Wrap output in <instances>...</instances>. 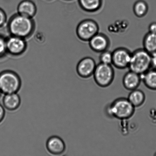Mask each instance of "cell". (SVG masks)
<instances>
[{
  "instance_id": "cell-1",
  "label": "cell",
  "mask_w": 156,
  "mask_h": 156,
  "mask_svg": "<svg viewBox=\"0 0 156 156\" xmlns=\"http://www.w3.org/2000/svg\"><path fill=\"white\" fill-rule=\"evenodd\" d=\"M35 29L33 18L17 13L11 17L7 24V30L10 35L24 38L30 37Z\"/></svg>"
},
{
  "instance_id": "cell-4",
  "label": "cell",
  "mask_w": 156,
  "mask_h": 156,
  "mask_svg": "<svg viewBox=\"0 0 156 156\" xmlns=\"http://www.w3.org/2000/svg\"><path fill=\"white\" fill-rule=\"evenodd\" d=\"M21 81L15 72L6 70L0 73V90L5 94L17 93L20 89Z\"/></svg>"
},
{
  "instance_id": "cell-8",
  "label": "cell",
  "mask_w": 156,
  "mask_h": 156,
  "mask_svg": "<svg viewBox=\"0 0 156 156\" xmlns=\"http://www.w3.org/2000/svg\"><path fill=\"white\" fill-rule=\"evenodd\" d=\"M112 65L120 69L128 68L132 53L124 47H119L112 52Z\"/></svg>"
},
{
  "instance_id": "cell-21",
  "label": "cell",
  "mask_w": 156,
  "mask_h": 156,
  "mask_svg": "<svg viewBox=\"0 0 156 156\" xmlns=\"http://www.w3.org/2000/svg\"><path fill=\"white\" fill-rule=\"evenodd\" d=\"M7 53L6 38L0 35V58L4 57Z\"/></svg>"
},
{
  "instance_id": "cell-27",
  "label": "cell",
  "mask_w": 156,
  "mask_h": 156,
  "mask_svg": "<svg viewBox=\"0 0 156 156\" xmlns=\"http://www.w3.org/2000/svg\"><path fill=\"white\" fill-rule=\"evenodd\" d=\"M67 1H70V0H67Z\"/></svg>"
},
{
  "instance_id": "cell-7",
  "label": "cell",
  "mask_w": 156,
  "mask_h": 156,
  "mask_svg": "<svg viewBox=\"0 0 156 156\" xmlns=\"http://www.w3.org/2000/svg\"><path fill=\"white\" fill-rule=\"evenodd\" d=\"M27 48V42L24 38L12 35L6 38L7 53L11 55H21L26 51Z\"/></svg>"
},
{
  "instance_id": "cell-15",
  "label": "cell",
  "mask_w": 156,
  "mask_h": 156,
  "mask_svg": "<svg viewBox=\"0 0 156 156\" xmlns=\"http://www.w3.org/2000/svg\"><path fill=\"white\" fill-rule=\"evenodd\" d=\"M80 7L88 13H94L100 10L103 0H78Z\"/></svg>"
},
{
  "instance_id": "cell-26",
  "label": "cell",
  "mask_w": 156,
  "mask_h": 156,
  "mask_svg": "<svg viewBox=\"0 0 156 156\" xmlns=\"http://www.w3.org/2000/svg\"><path fill=\"white\" fill-rule=\"evenodd\" d=\"M1 93H2V92L1 91V90H0V97H1Z\"/></svg>"
},
{
  "instance_id": "cell-22",
  "label": "cell",
  "mask_w": 156,
  "mask_h": 156,
  "mask_svg": "<svg viewBox=\"0 0 156 156\" xmlns=\"http://www.w3.org/2000/svg\"><path fill=\"white\" fill-rule=\"evenodd\" d=\"M7 15L2 9L0 8V28L5 25L7 22Z\"/></svg>"
},
{
  "instance_id": "cell-12",
  "label": "cell",
  "mask_w": 156,
  "mask_h": 156,
  "mask_svg": "<svg viewBox=\"0 0 156 156\" xmlns=\"http://www.w3.org/2000/svg\"><path fill=\"white\" fill-rule=\"evenodd\" d=\"M141 81L140 75L129 70L124 76L122 82L125 88L131 91L136 89Z\"/></svg>"
},
{
  "instance_id": "cell-9",
  "label": "cell",
  "mask_w": 156,
  "mask_h": 156,
  "mask_svg": "<svg viewBox=\"0 0 156 156\" xmlns=\"http://www.w3.org/2000/svg\"><path fill=\"white\" fill-rule=\"evenodd\" d=\"M96 65L95 61L92 58L86 57L78 62L76 71L80 77L88 78L93 75Z\"/></svg>"
},
{
  "instance_id": "cell-2",
  "label": "cell",
  "mask_w": 156,
  "mask_h": 156,
  "mask_svg": "<svg viewBox=\"0 0 156 156\" xmlns=\"http://www.w3.org/2000/svg\"><path fill=\"white\" fill-rule=\"evenodd\" d=\"M135 108L127 98H121L115 99L108 105L106 111L110 117L126 120L134 114Z\"/></svg>"
},
{
  "instance_id": "cell-10",
  "label": "cell",
  "mask_w": 156,
  "mask_h": 156,
  "mask_svg": "<svg viewBox=\"0 0 156 156\" xmlns=\"http://www.w3.org/2000/svg\"><path fill=\"white\" fill-rule=\"evenodd\" d=\"M89 45L93 51L101 53L108 50L110 46V41L106 35L98 33L88 41Z\"/></svg>"
},
{
  "instance_id": "cell-25",
  "label": "cell",
  "mask_w": 156,
  "mask_h": 156,
  "mask_svg": "<svg viewBox=\"0 0 156 156\" xmlns=\"http://www.w3.org/2000/svg\"><path fill=\"white\" fill-rule=\"evenodd\" d=\"M151 68L156 69V55L153 56L151 61Z\"/></svg>"
},
{
  "instance_id": "cell-11",
  "label": "cell",
  "mask_w": 156,
  "mask_h": 156,
  "mask_svg": "<svg viewBox=\"0 0 156 156\" xmlns=\"http://www.w3.org/2000/svg\"><path fill=\"white\" fill-rule=\"evenodd\" d=\"M46 147L50 154L54 155H60L65 152V142L58 136H52L47 140Z\"/></svg>"
},
{
  "instance_id": "cell-23",
  "label": "cell",
  "mask_w": 156,
  "mask_h": 156,
  "mask_svg": "<svg viewBox=\"0 0 156 156\" xmlns=\"http://www.w3.org/2000/svg\"><path fill=\"white\" fill-rule=\"evenodd\" d=\"M149 33L156 34V22H154L151 23L149 25Z\"/></svg>"
},
{
  "instance_id": "cell-5",
  "label": "cell",
  "mask_w": 156,
  "mask_h": 156,
  "mask_svg": "<svg viewBox=\"0 0 156 156\" xmlns=\"http://www.w3.org/2000/svg\"><path fill=\"white\" fill-rule=\"evenodd\" d=\"M96 83L101 87H108L112 83L115 77L114 68L111 65L100 62L96 65L93 75Z\"/></svg>"
},
{
  "instance_id": "cell-17",
  "label": "cell",
  "mask_w": 156,
  "mask_h": 156,
  "mask_svg": "<svg viewBox=\"0 0 156 156\" xmlns=\"http://www.w3.org/2000/svg\"><path fill=\"white\" fill-rule=\"evenodd\" d=\"M127 99L135 108H137L144 103L146 96L143 91L136 89L131 91Z\"/></svg>"
},
{
  "instance_id": "cell-24",
  "label": "cell",
  "mask_w": 156,
  "mask_h": 156,
  "mask_svg": "<svg viewBox=\"0 0 156 156\" xmlns=\"http://www.w3.org/2000/svg\"><path fill=\"white\" fill-rule=\"evenodd\" d=\"M5 113L4 107L0 104V123L4 120L5 116Z\"/></svg>"
},
{
  "instance_id": "cell-14",
  "label": "cell",
  "mask_w": 156,
  "mask_h": 156,
  "mask_svg": "<svg viewBox=\"0 0 156 156\" xmlns=\"http://www.w3.org/2000/svg\"><path fill=\"white\" fill-rule=\"evenodd\" d=\"M21 98L17 93L6 94L3 99V105L9 111H14L20 105Z\"/></svg>"
},
{
  "instance_id": "cell-3",
  "label": "cell",
  "mask_w": 156,
  "mask_h": 156,
  "mask_svg": "<svg viewBox=\"0 0 156 156\" xmlns=\"http://www.w3.org/2000/svg\"><path fill=\"white\" fill-rule=\"evenodd\" d=\"M152 56L144 49H137L132 53L128 68L132 71L141 75L151 68Z\"/></svg>"
},
{
  "instance_id": "cell-19",
  "label": "cell",
  "mask_w": 156,
  "mask_h": 156,
  "mask_svg": "<svg viewBox=\"0 0 156 156\" xmlns=\"http://www.w3.org/2000/svg\"><path fill=\"white\" fill-rule=\"evenodd\" d=\"M134 15L139 18L145 16L149 10V6L147 3L143 0H139L134 3L133 7Z\"/></svg>"
},
{
  "instance_id": "cell-28",
  "label": "cell",
  "mask_w": 156,
  "mask_h": 156,
  "mask_svg": "<svg viewBox=\"0 0 156 156\" xmlns=\"http://www.w3.org/2000/svg\"><path fill=\"white\" fill-rule=\"evenodd\" d=\"M155 155H156V154H155Z\"/></svg>"
},
{
  "instance_id": "cell-6",
  "label": "cell",
  "mask_w": 156,
  "mask_h": 156,
  "mask_svg": "<svg viewBox=\"0 0 156 156\" xmlns=\"http://www.w3.org/2000/svg\"><path fill=\"white\" fill-rule=\"evenodd\" d=\"M98 24L94 20L85 19L81 21L76 28V34L80 40L88 42L92 38L99 33Z\"/></svg>"
},
{
  "instance_id": "cell-13",
  "label": "cell",
  "mask_w": 156,
  "mask_h": 156,
  "mask_svg": "<svg viewBox=\"0 0 156 156\" xmlns=\"http://www.w3.org/2000/svg\"><path fill=\"white\" fill-rule=\"evenodd\" d=\"M18 13L23 16L33 18L36 15L37 9L36 4L30 0H23L18 4Z\"/></svg>"
},
{
  "instance_id": "cell-18",
  "label": "cell",
  "mask_w": 156,
  "mask_h": 156,
  "mask_svg": "<svg viewBox=\"0 0 156 156\" xmlns=\"http://www.w3.org/2000/svg\"><path fill=\"white\" fill-rule=\"evenodd\" d=\"M142 81L149 89L156 90V69H152L141 75Z\"/></svg>"
},
{
  "instance_id": "cell-20",
  "label": "cell",
  "mask_w": 156,
  "mask_h": 156,
  "mask_svg": "<svg viewBox=\"0 0 156 156\" xmlns=\"http://www.w3.org/2000/svg\"><path fill=\"white\" fill-rule=\"evenodd\" d=\"M99 60L101 63L112 65V53L108 50L100 53Z\"/></svg>"
},
{
  "instance_id": "cell-16",
  "label": "cell",
  "mask_w": 156,
  "mask_h": 156,
  "mask_svg": "<svg viewBox=\"0 0 156 156\" xmlns=\"http://www.w3.org/2000/svg\"><path fill=\"white\" fill-rule=\"evenodd\" d=\"M143 48L152 56L156 55V34H146L143 40Z\"/></svg>"
}]
</instances>
